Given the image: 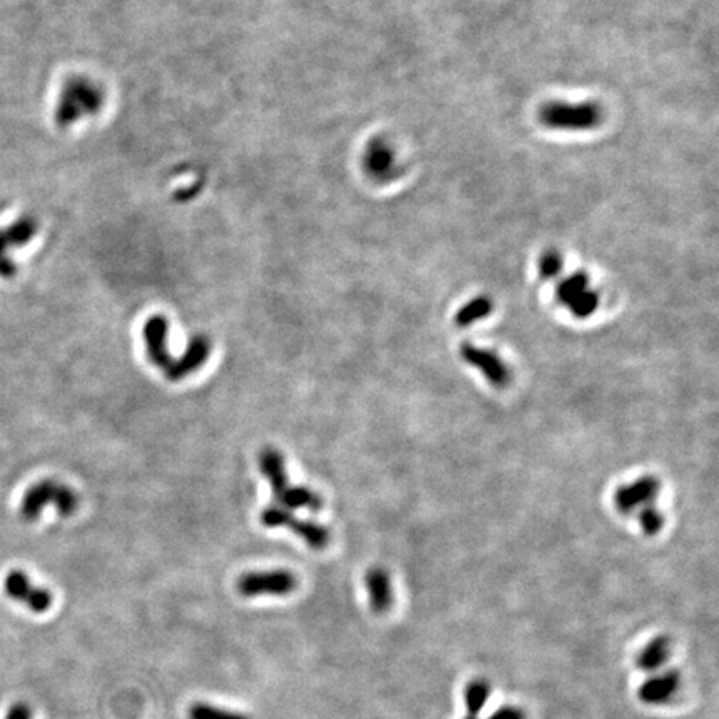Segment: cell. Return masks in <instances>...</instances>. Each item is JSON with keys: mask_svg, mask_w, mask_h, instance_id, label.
<instances>
[{"mask_svg": "<svg viewBox=\"0 0 719 719\" xmlns=\"http://www.w3.org/2000/svg\"><path fill=\"white\" fill-rule=\"evenodd\" d=\"M47 505H52L60 516L77 511L78 497L70 486L55 480H43L30 486L20 501V515L25 521H37Z\"/></svg>", "mask_w": 719, "mask_h": 719, "instance_id": "1", "label": "cell"}, {"mask_svg": "<svg viewBox=\"0 0 719 719\" xmlns=\"http://www.w3.org/2000/svg\"><path fill=\"white\" fill-rule=\"evenodd\" d=\"M104 104L102 90L85 77H73L65 83L57 105V124L69 127L83 117L94 115Z\"/></svg>", "mask_w": 719, "mask_h": 719, "instance_id": "2", "label": "cell"}, {"mask_svg": "<svg viewBox=\"0 0 719 719\" xmlns=\"http://www.w3.org/2000/svg\"><path fill=\"white\" fill-rule=\"evenodd\" d=\"M260 523L266 528H287L293 534L301 538L311 550H325L330 545V529L322 523L310 520H301L280 505H269L260 513Z\"/></svg>", "mask_w": 719, "mask_h": 719, "instance_id": "3", "label": "cell"}, {"mask_svg": "<svg viewBox=\"0 0 719 719\" xmlns=\"http://www.w3.org/2000/svg\"><path fill=\"white\" fill-rule=\"evenodd\" d=\"M298 578L288 569L248 571L236 580V591L243 598L257 596H285L297 590Z\"/></svg>", "mask_w": 719, "mask_h": 719, "instance_id": "4", "label": "cell"}, {"mask_svg": "<svg viewBox=\"0 0 719 719\" xmlns=\"http://www.w3.org/2000/svg\"><path fill=\"white\" fill-rule=\"evenodd\" d=\"M599 108L593 104H551L539 113V120L550 129L590 130L599 124Z\"/></svg>", "mask_w": 719, "mask_h": 719, "instance_id": "5", "label": "cell"}, {"mask_svg": "<svg viewBox=\"0 0 719 719\" xmlns=\"http://www.w3.org/2000/svg\"><path fill=\"white\" fill-rule=\"evenodd\" d=\"M3 588H6V593L12 599L25 604L30 611L37 613V615L49 611L52 603H54L50 591L35 586L22 569H14V571L7 574L6 581H3Z\"/></svg>", "mask_w": 719, "mask_h": 719, "instance_id": "6", "label": "cell"}, {"mask_svg": "<svg viewBox=\"0 0 719 719\" xmlns=\"http://www.w3.org/2000/svg\"><path fill=\"white\" fill-rule=\"evenodd\" d=\"M460 355H462L464 363L480 370L485 378L494 387L505 388L511 381L510 368L491 350L481 348V346L473 343H463L460 346Z\"/></svg>", "mask_w": 719, "mask_h": 719, "instance_id": "7", "label": "cell"}, {"mask_svg": "<svg viewBox=\"0 0 719 719\" xmlns=\"http://www.w3.org/2000/svg\"><path fill=\"white\" fill-rule=\"evenodd\" d=\"M212 352V343L205 335H197L188 341L185 352L182 357L173 358L170 365L166 366L165 376L170 381H180L192 373H195L199 368L205 365Z\"/></svg>", "mask_w": 719, "mask_h": 719, "instance_id": "8", "label": "cell"}, {"mask_svg": "<svg viewBox=\"0 0 719 719\" xmlns=\"http://www.w3.org/2000/svg\"><path fill=\"white\" fill-rule=\"evenodd\" d=\"M143 341H145L147 357L150 360L152 365L162 370H166V366L172 362V357L169 353L166 346V336H169V320L164 315H152L150 318L143 323L142 328Z\"/></svg>", "mask_w": 719, "mask_h": 719, "instance_id": "9", "label": "cell"}, {"mask_svg": "<svg viewBox=\"0 0 719 719\" xmlns=\"http://www.w3.org/2000/svg\"><path fill=\"white\" fill-rule=\"evenodd\" d=\"M660 491V481L656 476H641L629 485H622L615 493V505L625 515L633 513L636 508L650 505V501Z\"/></svg>", "mask_w": 719, "mask_h": 719, "instance_id": "10", "label": "cell"}, {"mask_svg": "<svg viewBox=\"0 0 719 719\" xmlns=\"http://www.w3.org/2000/svg\"><path fill=\"white\" fill-rule=\"evenodd\" d=\"M258 468H260L263 478L269 481L273 498L280 501L283 494L290 490L283 455L278 450L266 446L258 455Z\"/></svg>", "mask_w": 719, "mask_h": 719, "instance_id": "11", "label": "cell"}, {"mask_svg": "<svg viewBox=\"0 0 719 719\" xmlns=\"http://www.w3.org/2000/svg\"><path fill=\"white\" fill-rule=\"evenodd\" d=\"M679 683H681V676H679L678 671L674 669L655 674V676L648 678L646 681L639 686L638 698L644 704H664L676 695Z\"/></svg>", "mask_w": 719, "mask_h": 719, "instance_id": "12", "label": "cell"}, {"mask_svg": "<svg viewBox=\"0 0 719 719\" xmlns=\"http://www.w3.org/2000/svg\"><path fill=\"white\" fill-rule=\"evenodd\" d=\"M365 586L370 608L373 609L376 615L387 613L393 604V588L390 574L380 567L370 568L365 576Z\"/></svg>", "mask_w": 719, "mask_h": 719, "instance_id": "13", "label": "cell"}, {"mask_svg": "<svg viewBox=\"0 0 719 719\" xmlns=\"http://www.w3.org/2000/svg\"><path fill=\"white\" fill-rule=\"evenodd\" d=\"M671 656V641L668 636L653 638L646 646L639 651L636 657V666L643 671H657L661 666L668 663Z\"/></svg>", "mask_w": 719, "mask_h": 719, "instance_id": "14", "label": "cell"}, {"mask_svg": "<svg viewBox=\"0 0 719 719\" xmlns=\"http://www.w3.org/2000/svg\"><path fill=\"white\" fill-rule=\"evenodd\" d=\"M278 505L288 508V510L305 508L310 511H320L323 508V499L317 491L308 488V486H290V490L283 494Z\"/></svg>", "mask_w": 719, "mask_h": 719, "instance_id": "15", "label": "cell"}, {"mask_svg": "<svg viewBox=\"0 0 719 719\" xmlns=\"http://www.w3.org/2000/svg\"><path fill=\"white\" fill-rule=\"evenodd\" d=\"M393 165V155L387 145L373 142L365 153V169L373 177L385 178Z\"/></svg>", "mask_w": 719, "mask_h": 719, "instance_id": "16", "label": "cell"}, {"mask_svg": "<svg viewBox=\"0 0 719 719\" xmlns=\"http://www.w3.org/2000/svg\"><path fill=\"white\" fill-rule=\"evenodd\" d=\"M491 310H493V304L490 301V298L478 297L475 300H471L470 304H467L458 310L455 322H457L458 327H470L473 323L488 317Z\"/></svg>", "mask_w": 719, "mask_h": 719, "instance_id": "17", "label": "cell"}, {"mask_svg": "<svg viewBox=\"0 0 719 719\" xmlns=\"http://www.w3.org/2000/svg\"><path fill=\"white\" fill-rule=\"evenodd\" d=\"M490 698V686L485 681H473L464 688V704L470 716H478Z\"/></svg>", "mask_w": 719, "mask_h": 719, "instance_id": "18", "label": "cell"}, {"mask_svg": "<svg viewBox=\"0 0 719 719\" xmlns=\"http://www.w3.org/2000/svg\"><path fill=\"white\" fill-rule=\"evenodd\" d=\"M588 288V277L585 273H574L571 277L564 278L563 282H560L558 288H556V297H558L561 304L569 305L574 298L580 297Z\"/></svg>", "mask_w": 719, "mask_h": 719, "instance_id": "19", "label": "cell"}, {"mask_svg": "<svg viewBox=\"0 0 719 719\" xmlns=\"http://www.w3.org/2000/svg\"><path fill=\"white\" fill-rule=\"evenodd\" d=\"M190 719H250L245 714L229 711V709L217 708V706L207 703H195L188 709Z\"/></svg>", "mask_w": 719, "mask_h": 719, "instance_id": "20", "label": "cell"}, {"mask_svg": "<svg viewBox=\"0 0 719 719\" xmlns=\"http://www.w3.org/2000/svg\"><path fill=\"white\" fill-rule=\"evenodd\" d=\"M571 313L576 318H588L598 310L599 306V295L595 290H585L580 297H576L571 304L568 305Z\"/></svg>", "mask_w": 719, "mask_h": 719, "instance_id": "21", "label": "cell"}, {"mask_svg": "<svg viewBox=\"0 0 719 719\" xmlns=\"http://www.w3.org/2000/svg\"><path fill=\"white\" fill-rule=\"evenodd\" d=\"M639 523H641L643 532L646 533L648 536H655V534L660 533V529L663 528L664 518L653 505H644L641 513H639Z\"/></svg>", "mask_w": 719, "mask_h": 719, "instance_id": "22", "label": "cell"}, {"mask_svg": "<svg viewBox=\"0 0 719 719\" xmlns=\"http://www.w3.org/2000/svg\"><path fill=\"white\" fill-rule=\"evenodd\" d=\"M561 266H563V260L556 252H548L541 257V262H539V273H541L543 278H553L561 271Z\"/></svg>", "mask_w": 719, "mask_h": 719, "instance_id": "23", "label": "cell"}, {"mask_svg": "<svg viewBox=\"0 0 719 719\" xmlns=\"http://www.w3.org/2000/svg\"><path fill=\"white\" fill-rule=\"evenodd\" d=\"M488 719H526V714L521 708L516 706H501Z\"/></svg>", "mask_w": 719, "mask_h": 719, "instance_id": "24", "label": "cell"}, {"mask_svg": "<svg viewBox=\"0 0 719 719\" xmlns=\"http://www.w3.org/2000/svg\"><path fill=\"white\" fill-rule=\"evenodd\" d=\"M6 719H32V709L25 703H17L7 713Z\"/></svg>", "mask_w": 719, "mask_h": 719, "instance_id": "25", "label": "cell"}, {"mask_svg": "<svg viewBox=\"0 0 719 719\" xmlns=\"http://www.w3.org/2000/svg\"><path fill=\"white\" fill-rule=\"evenodd\" d=\"M464 719H478V718L476 716H468V718H464Z\"/></svg>", "mask_w": 719, "mask_h": 719, "instance_id": "26", "label": "cell"}]
</instances>
